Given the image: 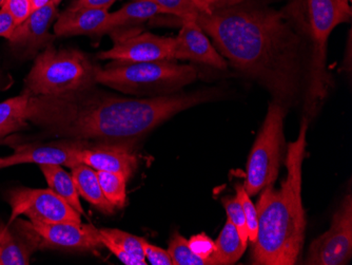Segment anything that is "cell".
Here are the masks:
<instances>
[{
    "mask_svg": "<svg viewBox=\"0 0 352 265\" xmlns=\"http://www.w3.org/2000/svg\"><path fill=\"white\" fill-rule=\"evenodd\" d=\"M244 0H195L199 13L212 14L243 3Z\"/></svg>",
    "mask_w": 352,
    "mask_h": 265,
    "instance_id": "32",
    "label": "cell"
},
{
    "mask_svg": "<svg viewBox=\"0 0 352 265\" xmlns=\"http://www.w3.org/2000/svg\"><path fill=\"white\" fill-rule=\"evenodd\" d=\"M61 1H63V0H53V3H55V6H56V7H58L59 3H60Z\"/></svg>",
    "mask_w": 352,
    "mask_h": 265,
    "instance_id": "38",
    "label": "cell"
},
{
    "mask_svg": "<svg viewBox=\"0 0 352 265\" xmlns=\"http://www.w3.org/2000/svg\"><path fill=\"white\" fill-rule=\"evenodd\" d=\"M87 142L65 140L49 144H21L14 147V153L6 158L8 167L19 164L67 166L72 169L79 165L77 154Z\"/></svg>",
    "mask_w": 352,
    "mask_h": 265,
    "instance_id": "14",
    "label": "cell"
},
{
    "mask_svg": "<svg viewBox=\"0 0 352 265\" xmlns=\"http://www.w3.org/2000/svg\"><path fill=\"white\" fill-rule=\"evenodd\" d=\"M95 66L82 51L56 50L52 45L37 55L25 78V92L31 96H59L92 90L96 83Z\"/></svg>",
    "mask_w": 352,
    "mask_h": 265,
    "instance_id": "6",
    "label": "cell"
},
{
    "mask_svg": "<svg viewBox=\"0 0 352 265\" xmlns=\"http://www.w3.org/2000/svg\"><path fill=\"white\" fill-rule=\"evenodd\" d=\"M142 247L145 253L146 260L152 265H173L169 252L156 245L142 241Z\"/></svg>",
    "mask_w": 352,
    "mask_h": 265,
    "instance_id": "31",
    "label": "cell"
},
{
    "mask_svg": "<svg viewBox=\"0 0 352 265\" xmlns=\"http://www.w3.org/2000/svg\"><path fill=\"white\" fill-rule=\"evenodd\" d=\"M8 167L7 161H6V158H0V169H3V168Z\"/></svg>",
    "mask_w": 352,
    "mask_h": 265,
    "instance_id": "37",
    "label": "cell"
},
{
    "mask_svg": "<svg viewBox=\"0 0 352 265\" xmlns=\"http://www.w3.org/2000/svg\"><path fill=\"white\" fill-rule=\"evenodd\" d=\"M348 1H349V3H351L352 0H348Z\"/></svg>",
    "mask_w": 352,
    "mask_h": 265,
    "instance_id": "40",
    "label": "cell"
},
{
    "mask_svg": "<svg viewBox=\"0 0 352 265\" xmlns=\"http://www.w3.org/2000/svg\"><path fill=\"white\" fill-rule=\"evenodd\" d=\"M309 25V83L304 98L305 118L310 120L318 114L331 87V76L326 68L327 45L334 28L351 21L352 11L348 0H306Z\"/></svg>",
    "mask_w": 352,
    "mask_h": 265,
    "instance_id": "5",
    "label": "cell"
},
{
    "mask_svg": "<svg viewBox=\"0 0 352 265\" xmlns=\"http://www.w3.org/2000/svg\"><path fill=\"white\" fill-rule=\"evenodd\" d=\"M116 0H72L70 7L73 9L78 8H100V9H110Z\"/></svg>",
    "mask_w": 352,
    "mask_h": 265,
    "instance_id": "35",
    "label": "cell"
},
{
    "mask_svg": "<svg viewBox=\"0 0 352 265\" xmlns=\"http://www.w3.org/2000/svg\"><path fill=\"white\" fill-rule=\"evenodd\" d=\"M174 47L175 39L142 33L118 39L110 50L98 53V57L104 61L128 63L174 61Z\"/></svg>",
    "mask_w": 352,
    "mask_h": 265,
    "instance_id": "10",
    "label": "cell"
},
{
    "mask_svg": "<svg viewBox=\"0 0 352 265\" xmlns=\"http://www.w3.org/2000/svg\"><path fill=\"white\" fill-rule=\"evenodd\" d=\"M288 108L278 100L269 104L268 112L247 164L244 189L249 195H258L267 186L274 185L280 173L284 118Z\"/></svg>",
    "mask_w": 352,
    "mask_h": 265,
    "instance_id": "7",
    "label": "cell"
},
{
    "mask_svg": "<svg viewBox=\"0 0 352 265\" xmlns=\"http://www.w3.org/2000/svg\"><path fill=\"white\" fill-rule=\"evenodd\" d=\"M156 3L164 11V14H170L177 17L179 21L197 19L199 10L195 0H149Z\"/></svg>",
    "mask_w": 352,
    "mask_h": 265,
    "instance_id": "26",
    "label": "cell"
},
{
    "mask_svg": "<svg viewBox=\"0 0 352 265\" xmlns=\"http://www.w3.org/2000/svg\"><path fill=\"white\" fill-rule=\"evenodd\" d=\"M100 231L104 237L110 239L111 241H113L118 246L122 247L124 252L133 257L138 261V264H147L144 247H142L144 239L134 236L131 233H126V231H120V229H100Z\"/></svg>",
    "mask_w": 352,
    "mask_h": 265,
    "instance_id": "24",
    "label": "cell"
},
{
    "mask_svg": "<svg viewBox=\"0 0 352 265\" xmlns=\"http://www.w3.org/2000/svg\"><path fill=\"white\" fill-rule=\"evenodd\" d=\"M31 96L29 120L66 140L116 144L145 136L179 112L210 102L215 89L175 92L167 96L126 98L91 94Z\"/></svg>",
    "mask_w": 352,
    "mask_h": 265,
    "instance_id": "2",
    "label": "cell"
},
{
    "mask_svg": "<svg viewBox=\"0 0 352 265\" xmlns=\"http://www.w3.org/2000/svg\"><path fill=\"white\" fill-rule=\"evenodd\" d=\"M98 181L102 193L116 209H122L126 202V182L124 176L108 171H98Z\"/></svg>",
    "mask_w": 352,
    "mask_h": 265,
    "instance_id": "23",
    "label": "cell"
},
{
    "mask_svg": "<svg viewBox=\"0 0 352 265\" xmlns=\"http://www.w3.org/2000/svg\"><path fill=\"white\" fill-rule=\"evenodd\" d=\"M32 224L43 240V248L88 252L102 246L98 240L100 229L92 225L43 222H32Z\"/></svg>",
    "mask_w": 352,
    "mask_h": 265,
    "instance_id": "13",
    "label": "cell"
},
{
    "mask_svg": "<svg viewBox=\"0 0 352 265\" xmlns=\"http://www.w3.org/2000/svg\"><path fill=\"white\" fill-rule=\"evenodd\" d=\"M158 14H164V11L156 3L149 0H133L118 11L109 13L107 33L113 32L120 28L145 23Z\"/></svg>",
    "mask_w": 352,
    "mask_h": 265,
    "instance_id": "19",
    "label": "cell"
},
{
    "mask_svg": "<svg viewBox=\"0 0 352 265\" xmlns=\"http://www.w3.org/2000/svg\"><path fill=\"white\" fill-rule=\"evenodd\" d=\"M246 245L243 244L239 231L229 219L215 241V258L221 265L233 264L244 254Z\"/></svg>",
    "mask_w": 352,
    "mask_h": 265,
    "instance_id": "22",
    "label": "cell"
},
{
    "mask_svg": "<svg viewBox=\"0 0 352 265\" xmlns=\"http://www.w3.org/2000/svg\"><path fill=\"white\" fill-rule=\"evenodd\" d=\"M8 201L12 209L9 222L27 215L32 222L82 223L80 213L50 189H15L10 191Z\"/></svg>",
    "mask_w": 352,
    "mask_h": 265,
    "instance_id": "8",
    "label": "cell"
},
{
    "mask_svg": "<svg viewBox=\"0 0 352 265\" xmlns=\"http://www.w3.org/2000/svg\"><path fill=\"white\" fill-rule=\"evenodd\" d=\"M98 240H100V244H102V246L107 247V248H108L112 254L116 255L118 260L122 261L124 264L140 265L133 257L130 256L128 253L124 252V249L118 246L113 241H111L110 239L104 237L100 231V233H98Z\"/></svg>",
    "mask_w": 352,
    "mask_h": 265,
    "instance_id": "33",
    "label": "cell"
},
{
    "mask_svg": "<svg viewBox=\"0 0 352 265\" xmlns=\"http://www.w3.org/2000/svg\"><path fill=\"white\" fill-rule=\"evenodd\" d=\"M43 248V240L31 221L16 218L0 224V265H28L30 258Z\"/></svg>",
    "mask_w": 352,
    "mask_h": 265,
    "instance_id": "12",
    "label": "cell"
},
{
    "mask_svg": "<svg viewBox=\"0 0 352 265\" xmlns=\"http://www.w3.org/2000/svg\"><path fill=\"white\" fill-rule=\"evenodd\" d=\"M30 96H21L0 103V138L27 127L30 118Z\"/></svg>",
    "mask_w": 352,
    "mask_h": 265,
    "instance_id": "20",
    "label": "cell"
},
{
    "mask_svg": "<svg viewBox=\"0 0 352 265\" xmlns=\"http://www.w3.org/2000/svg\"><path fill=\"white\" fill-rule=\"evenodd\" d=\"M6 0H0V6L3 5L5 3Z\"/></svg>",
    "mask_w": 352,
    "mask_h": 265,
    "instance_id": "39",
    "label": "cell"
},
{
    "mask_svg": "<svg viewBox=\"0 0 352 265\" xmlns=\"http://www.w3.org/2000/svg\"><path fill=\"white\" fill-rule=\"evenodd\" d=\"M182 29L175 39L174 61H191L197 64L226 70L228 64L195 19L182 21Z\"/></svg>",
    "mask_w": 352,
    "mask_h": 265,
    "instance_id": "15",
    "label": "cell"
},
{
    "mask_svg": "<svg viewBox=\"0 0 352 265\" xmlns=\"http://www.w3.org/2000/svg\"><path fill=\"white\" fill-rule=\"evenodd\" d=\"M39 166L47 180L49 189L57 193L59 197L63 198L65 201L68 202L77 213L80 215L85 213L72 175L67 173L60 165Z\"/></svg>",
    "mask_w": 352,
    "mask_h": 265,
    "instance_id": "21",
    "label": "cell"
},
{
    "mask_svg": "<svg viewBox=\"0 0 352 265\" xmlns=\"http://www.w3.org/2000/svg\"><path fill=\"white\" fill-rule=\"evenodd\" d=\"M76 184L79 197L84 198L86 201L100 209L104 213H113L116 207L104 197L98 181L96 170L85 164H79L72 168L71 173Z\"/></svg>",
    "mask_w": 352,
    "mask_h": 265,
    "instance_id": "18",
    "label": "cell"
},
{
    "mask_svg": "<svg viewBox=\"0 0 352 265\" xmlns=\"http://www.w3.org/2000/svg\"><path fill=\"white\" fill-rule=\"evenodd\" d=\"M223 206L226 209L227 217L239 231L243 244L248 243V229H247L246 218L242 205L237 198H228L223 200Z\"/></svg>",
    "mask_w": 352,
    "mask_h": 265,
    "instance_id": "28",
    "label": "cell"
},
{
    "mask_svg": "<svg viewBox=\"0 0 352 265\" xmlns=\"http://www.w3.org/2000/svg\"><path fill=\"white\" fill-rule=\"evenodd\" d=\"M17 25L11 14L3 8H0V37L9 39Z\"/></svg>",
    "mask_w": 352,
    "mask_h": 265,
    "instance_id": "34",
    "label": "cell"
},
{
    "mask_svg": "<svg viewBox=\"0 0 352 265\" xmlns=\"http://www.w3.org/2000/svg\"><path fill=\"white\" fill-rule=\"evenodd\" d=\"M109 9L100 8H68L57 15L55 36H100L107 33Z\"/></svg>",
    "mask_w": 352,
    "mask_h": 265,
    "instance_id": "17",
    "label": "cell"
},
{
    "mask_svg": "<svg viewBox=\"0 0 352 265\" xmlns=\"http://www.w3.org/2000/svg\"><path fill=\"white\" fill-rule=\"evenodd\" d=\"M52 0H31L32 10L36 11L41 8L45 7L47 3H51Z\"/></svg>",
    "mask_w": 352,
    "mask_h": 265,
    "instance_id": "36",
    "label": "cell"
},
{
    "mask_svg": "<svg viewBox=\"0 0 352 265\" xmlns=\"http://www.w3.org/2000/svg\"><path fill=\"white\" fill-rule=\"evenodd\" d=\"M79 164L90 166L98 171L118 173L126 180L131 178L138 158L129 148L118 144H93L87 142L77 154Z\"/></svg>",
    "mask_w": 352,
    "mask_h": 265,
    "instance_id": "16",
    "label": "cell"
},
{
    "mask_svg": "<svg viewBox=\"0 0 352 265\" xmlns=\"http://www.w3.org/2000/svg\"><path fill=\"white\" fill-rule=\"evenodd\" d=\"M233 68L266 88L287 108L305 98L310 45L306 0L278 8L266 0H244L195 19Z\"/></svg>",
    "mask_w": 352,
    "mask_h": 265,
    "instance_id": "1",
    "label": "cell"
},
{
    "mask_svg": "<svg viewBox=\"0 0 352 265\" xmlns=\"http://www.w3.org/2000/svg\"><path fill=\"white\" fill-rule=\"evenodd\" d=\"M173 265H207L205 260L192 252L188 240L181 233H174L168 248Z\"/></svg>",
    "mask_w": 352,
    "mask_h": 265,
    "instance_id": "25",
    "label": "cell"
},
{
    "mask_svg": "<svg viewBox=\"0 0 352 265\" xmlns=\"http://www.w3.org/2000/svg\"><path fill=\"white\" fill-rule=\"evenodd\" d=\"M309 120L300 123V134L287 150V176L278 191L267 186L256 204L258 231L253 243V264H296L305 237L302 202V166Z\"/></svg>",
    "mask_w": 352,
    "mask_h": 265,
    "instance_id": "3",
    "label": "cell"
},
{
    "mask_svg": "<svg viewBox=\"0 0 352 265\" xmlns=\"http://www.w3.org/2000/svg\"><path fill=\"white\" fill-rule=\"evenodd\" d=\"M57 7L51 1L45 7L33 11L23 23L14 30L8 41L10 48L21 57L34 56L39 50L51 45L55 35L51 34V25L56 21Z\"/></svg>",
    "mask_w": 352,
    "mask_h": 265,
    "instance_id": "11",
    "label": "cell"
},
{
    "mask_svg": "<svg viewBox=\"0 0 352 265\" xmlns=\"http://www.w3.org/2000/svg\"><path fill=\"white\" fill-rule=\"evenodd\" d=\"M0 8L7 10L17 25L23 23L33 12L31 0H6Z\"/></svg>",
    "mask_w": 352,
    "mask_h": 265,
    "instance_id": "30",
    "label": "cell"
},
{
    "mask_svg": "<svg viewBox=\"0 0 352 265\" xmlns=\"http://www.w3.org/2000/svg\"><path fill=\"white\" fill-rule=\"evenodd\" d=\"M197 72L191 65L174 61L128 63L111 61L96 70V83L134 96H167L197 81Z\"/></svg>",
    "mask_w": 352,
    "mask_h": 265,
    "instance_id": "4",
    "label": "cell"
},
{
    "mask_svg": "<svg viewBox=\"0 0 352 265\" xmlns=\"http://www.w3.org/2000/svg\"><path fill=\"white\" fill-rule=\"evenodd\" d=\"M352 257V197L344 198L330 229L310 245L306 264L344 265Z\"/></svg>",
    "mask_w": 352,
    "mask_h": 265,
    "instance_id": "9",
    "label": "cell"
},
{
    "mask_svg": "<svg viewBox=\"0 0 352 265\" xmlns=\"http://www.w3.org/2000/svg\"><path fill=\"white\" fill-rule=\"evenodd\" d=\"M236 198L242 205L246 218L247 229H248V239L254 243L258 237V215L256 207L250 200V195L245 191L244 186L236 185Z\"/></svg>",
    "mask_w": 352,
    "mask_h": 265,
    "instance_id": "27",
    "label": "cell"
},
{
    "mask_svg": "<svg viewBox=\"0 0 352 265\" xmlns=\"http://www.w3.org/2000/svg\"><path fill=\"white\" fill-rule=\"evenodd\" d=\"M190 248L199 258L206 261L207 265L219 264L217 258H215V242L211 240L205 233H199L192 236L188 240Z\"/></svg>",
    "mask_w": 352,
    "mask_h": 265,
    "instance_id": "29",
    "label": "cell"
}]
</instances>
